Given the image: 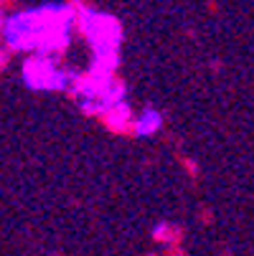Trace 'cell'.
Returning <instances> with one entry per match:
<instances>
[{
  "mask_svg": "<svg viewBox=\"0 0 254 256\" xmlns=\"http://www.w3.org/2000/svg\"><path fill=\"white\" fill-rule=\"evenodd\" d=\"M135 127H137V134H153V130L160 127V117H158V112L148 109V112L142 114V120H140Z\"/></svg>",
  "mask_w": 254,
  "mask_h": 256,
  "instance_id": "obj_1",
  "label": "cell"
}]
</instances>
